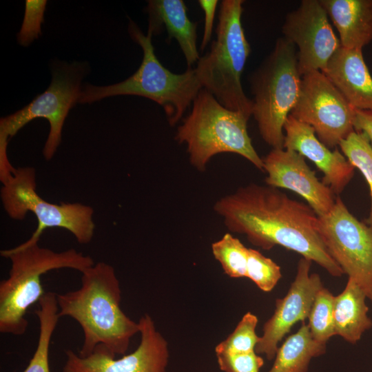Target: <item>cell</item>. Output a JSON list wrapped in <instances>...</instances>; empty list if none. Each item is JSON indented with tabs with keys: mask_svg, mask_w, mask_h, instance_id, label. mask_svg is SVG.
Here are the masks:
<instances>
[{
	"mask_svg": "<svg viewBox=\"0 0 372 372\" xmlns=\"http://www.w3.org/2000/svg\"><path fill=\"white\" fill-rule=\"evenodd\" d=\"M213 209L229 232L245 236L253 245L265 250L281 246L316 262L332 276L344 274L315 229L316 212L280 189L250 183L220 198Z\"/></svg>",
	"mask_w": 372,
	"mask_h": 372,
	"instance_id": "1",
	"label": "cell"
},
{
	"mask_svg": "<svg viewBox=\"0 0 372 372\" xmlns=\"http://www.w3.org/2000/svg\"><path fill=\"white\" fill-rule=\"evenodd\" d=\"M81 273L79 289L56 293L59 318L70 317L82 329L83 342L78 354L86 357L102 345L114 356L125 355L140 327L121 308V290L114 268L99 262Z\"/></svg>",
	"mask_w": 372,
	"mask_h": 372,
	"instance_id": "2",
	"label": "cell"
},
{
	"mask_svg": "<svg viewBox=\"0 0 372 372\" xmlns=\"http://www.w3.org/2000/svg\"><path fill=\"white\" fill-rule=\"evenodd\" d=\"M128 32L143 50V60L138 70L127 79L113 85L85 84L78 103H91L117 95L143 96L159 104L169 124L174 126L203 88L195 70L189 68L181 74L172 72L156 57L152 35L145 34L132 19L129 20Z\"/></svg>",
	"mask_w": 372,
	"mask_h": 372,
	"instance_id": "3",
	"label": "cell"
},
{
	"mask_svg": "<svg viewBox=\"0 0 372 372\" xmlns=\"http://www.w3.org/2000/svg\"><path fill=\"white\" fill-rule=\"evenodd\" d=\"M0 253L11 262L8 278L0 282V332L17 336L26 332L27 311L45 293L42 275L63 268L82 273L94 265L90 256L74 249L56 252L41 247L39 242L19 245Z\"/></svg>",
	"mask_w": 372,
	"mask_h": 372,
	"instance_id": "4",
	"label": "cell"
},
{
	"mask_svg": "<svg viewBox=\"0 0 372 372\" xmlns=\"http://www.w3.org/2000/svg\"><path fill=\"white\" fill-rule=\"evenodd\" d=\"M249 117L223 105L202 88L192 102L191 112L178 128L175 140L185 143L190 164L204 172L211 158L221 153L237 154L264 171L247 131Z\"/></svg>",
	"mask_w": 372,
	"mask_h": 372,
	"instance_id": "5",
	"label": "cell"
},
{
	"mask_svg": "<svg viewBox=\"0 0 372 372\" xmlns=\"http://www.w3.org/2000/svg\"><path fill=\"white\" fill-rule=\"evenodd\" d=\"M242 0L220 3L216 37L210 50L200 57L194 68L203 88L225 107L250 118L253 101L243 90L241 76L251 47L242 25Z\"/></svg>",
	"mask_w": 372,
	"mask_h": 372,
	"instance_id": "6",
	"label": "cell"
},
{
	"mask_svg": "<svg viewBox=\"0 0 372 372\" xmlns=\"http://www.w3.org/2000/svg\"><path fill=\"white\" fill-rule=\"evenodd\" d=\"M301 81L296 48L284 37L276 40L251 74L252 115L262 138L272 149L284 148V125L298 101Z\"/></svg>",
	"mask_w": 372,
	"mask_h": 372,
	"instance_id": "7",
	"label": "cell"
},
{
	"mask_svg": "<svg viewBox=\"0 0 372 372\" xmlns=\"http://www.w3.org/2000/svg\"><path fill=\"white\" fill-rule=\"evenodd\" d=\"M89 70L85 62H56L52 65V81L47 90L37 95L30 103L0 120V161L8 162L9 138L33 119L43 118L50 129L43 154L49 161L54 156L61 141L65 118L79 101L81 83Z\"/></svg>",
	"mask_w": 372,
	"mask_h": 372,
	"instance_id": "8",
	"label": "cell"
},
{
	"mask_svg": "<svg viewBox=\"0 0 372 372\" xmlns=\"http://www.w3.org/2000/svg\"><path fill=\"white\" fill-rule=\"evenodd\" d=\"M1 199L12 219L21 220L29 211L37 219L36 230L21 244L22 246L39 242L43 231L52 227L69 231L80 244H87L93 238L95 224L92 207L79 203L54 204L43 199L37 192L34 167L17 168L12 178L3 185Z\"/></svg>",
	"mask_w": 372,
	"mask_h": 372,
	"instance_id": "9",
	"label": "cell"
},
{
	"mask_svg": "<svg viewBox=\"0 0 372 372\" xmlns=\"http://www.w3.org/2000/svg\"><path fill=\"white\" fill-rule=\"evenodd\" d=\"M315 229L344 274L372 303V226L358 220L338 196L332 209L318 216Z\"/></svg>",
	"mask_w": 372,
	"mask_h": 372,
	"instance_id": "10",
	"label": "cell"
},
{
	"mask_svg": "<svg viewBox=\"0 0 372 372\" xmlns=\"http://www.w3.org/2000/svg\"><path fill=\"white\" fill-rule=\"evenodd\" d=\"M290 114L310 125L330 149L355 131V109L319 70L302 76L300 95Z\"/></svg>",
	"mask_w": 372,
	"mask_h": 372,
	"instance_id": "11",
	"label": "cell"
},
{
	"mask_svg": "<svg viewBox=\"0 0 372 372\" xmlns=\"http://www.w3.org/2000/svg\"><path fill=\"white\" fill-rule=\"evenodd\" d=\"M138 322L140 342L131 353L116 359L107 349L98 345L90 355L81 357L68 349L63 372H165L169 358L167 340L148 313Z\"/></svg>",
	"mask_w": 372,
	"mask_h": 372,
	"instance_id": "12",
	"label": "cell"
},
{
	"mask_svg": "<svg viewBox=\"0 0 372 372\" xmlns=\"http://www.w3.org/2000/svg\"><path fill=\"white\" fill-rule=\"evenodd\" d=\"M284 38L298 48L300 74L324 71L340 42L320 0H303L289 12L282 27Z\"/></svg>",
	"mask_w": 372,
	"mask_h": 372,
	"instance_id": "13",
	"label": "cell"
},
{
	"mask_svg": "<svg viewBox=\"0 0 372 372\" xmlns=\"http://www.w3.org/2000/svg\"><path fill=\"white\" fill-rule=\"evenodd\" d=\"M312 261L302 257L295 278L282 298L276 300L273 315L265 322L262 334L256 347L258 354L274 359L278 344L298 322L308 318L318 291L323 287L320 276L310 273Z\"/></svg>",
	"mask_w": 372,
	"mask_h": 372,
	"instance_id": "14",
	"label": "cell"
},
{
	"mask_svg": "<svg viewBox=\"0 0 372 372\" xmlns=\"http://www.w3.org/2000/svg\"><path fill=\"white\" fill-rule=\"evenodd\" d=\"M267 174L266 185L289 189L302 197L318 216L327 214L333 207V191L316 177L304 157L289 149H272L263 158Z\"/></svg>",
	"mask_w": 372,
	"mask_h": 372,
	"instance_id": "15",
	"label": "cell"
},
{
	"mask_svg": "<svg viewBox=\"0 0 372 372\" xmlns=\"http://www.w3.org/2000/svg\"><path fill=\"white\" fill-rule=\"evenodd\" d=\"M284 148L311 161L323 173L322 182L335 195L341 194L354 175L355 167L338 149L331 151L317 137L313 129L291 114L284 125Z\"/></svg>",
	"mask_w": 372,
	"mask_h": 372,
	"instance_id": "16",
	"label": "cell"
},
{
	"mask_svg": "<svg viewBox=\"0 0 372 372\" xmlns=\"http://www.w3.org/2000/svg\"><path fill=\"white\" fill-rule=\"evenodd\" d=\"M322 72L354 109L372 112V77L362 50L340 46Z\"/></svg>",
	"mask_w": 372,
	"mask_h": 372,
	"instance_id": "17",
	"label": "cell"
},
{
	"mask_svg": "<svg viewBox=\"0 0 372 372\" xmlns=\"http://www.w3.org/2000/svg\"><path fill=\"white\" fill-rule=\"evenodd\" d=\"M146 11L149 15L147 33L154 36L161 32L163 27L168 41L174 39L184 54L188 68L200 59L197 50V23L191 21L183 0H149Z\"/></svg>",
	"mask_w": 372,
	"mask_h": 372,
	"instance_id": "18",
	"label": "cell"
},
{
	"mask_svg": "<svg viewBox=\"0 0 372 372\" xmlns=\"http://www.w3.org/2000/svg\"><path fill=\"white\" fill-rule=\"evenodd\" d=\"M335 26L340 45L362 50L372 41V0H320Z\"/></svg>",
	"mask_w": 372,
	"mask_h": 372,
	"instance_id": "19",
	"label": "cell"
},
{
	"mask_svg": "<svg viewBox=\"0 0 372 372\" xmlns=\"http://www.w3.org/2000/svg\"><path fill=\"white\" fill-rule=\"evenodd\" d=\"M366 296L360 287L348 278L344 290L334 297L333 320L335 335L355 344L362 334L372 327L368 316Z\"/></svg>",
	"mask_w": 372,
	"mask_h": 372,
	"instance_id": "20",
	"label": "cell"
},
{
	"mask_svg": "<svg viewBox=\"0 0 372 372\" xmlns=\"http://www.w3.org/2000/svg\"><path fill=\"white\" fill-rule=\"evenodd\" d=\"M278 347L268 372H307L311 360L325 353L327 344L313 340L304 322Z\"/></svg>",
	"mask_w": 372,
	"mask_h": 372,
	"instance_id": "21",
	"label": "cell"
},
{
	"mask_svg": "<svg viewBox=\"0 0 372 372\" xmlns=\"http://www.w3.org/2000/svg\"><path fill=\"white\" fill-rule=\"evenodd\" d=\"M35 313L39 322V334L36 350L23 372H50L49 349L52 334L59 320L56 293L45 292L39 300Z\"/></svg>",
	"mask_w": 372,
	"mask_h": 372,
	"instance_id": "22",
	"label": "cell"
},
{
	"mask_svg": "<svg viewBox=\"0 0 372 372\" xmlns=\"http://www.w3.org/2000/svg\"><path fill=\"white\" fill-rule=\"evenodd\" d=\"M214 258L225 273L232 278L246 277L249 248L230 233H226L211 246Z\"/></svg>",
	"mask_w": 372,
	"mask_h": 372,
	"instance_id": "23",
	"label": "cell"
},
{
	"mask_svg": "<svg viewBox=\"0 0 372 372\" xmlns=\"http://www.w3.org/2000/svg\"><path fill=\"white\" fill-rule=\"evenodd\" d=\"M339 146L347 160L361 172L368 183L371 209L366 223L372 226V145L364 134L355 130L342 140Z\"/></svg>",
	"mask_w": 372,
	"mask_h": 372,
	"instance_id": "24",
	"label": "cell"
},
{
	"mask_svg": "<svg viewBox=\"0 0 372 372\" xmlns=\"http://www.w3.org/2000/svg\"><path fill=\"white\" fill-rule=\"evenodd\" d=\"M334 296L322 287L317 293L308 319L311 335L317 342L327 344L335 335L333 320Z\"/></svg>",
	"mask_w": 372,
	"mask_h": 372,
	"instance_id": "25",
	"label": "cell"
},
{
	"mask_svg": "<svg viewBox=\"0 0 372 372\" xmlns=\"http://www.w3.org/2000/svg\"><path fill=\"white\" fill-rule=\"evenodd\" d=\"M258 319L251 312L246 313L235 329L215 347V353H242L256 351L260 336L256 333Z\"/></svg>",
	"mask_w": 372,
	"mask_h": 372,
	"instance_id": "26",
	"label": "cell"
},
{
	"mask_svg": "<svg viewBox=\"0 0 372 372\" xmlns=\"http://www.w3.org/2000/svg\"><path fill=\"white\" fill-rule=\"evenodd\" d=\"M246 278L264 292L271 291L282 278L280 267L259 251L249 248Z\"/></svg>",
	"mask_w": 372,
	"mask_h": 372,
	"instance_id": "27",
	"label": "cell"
},
{
	"mask_svg": "<svg viewBox=\"0 0 372 372\" xmlns=\"http://www.w3.org/2000/svg\"><path fill=\"white\" fill-rule=\"evenodd\" d=\"M46 5L45 0L25 1L23 21L17 34V41L20 45L27 47L41 34Z\"/></svg>",
	"mask_w": 372,
	"mask_h": 372,
	"instance_id": "28",
	"label": "cell"
},
{
	"mask_svg": "<svg viewBox=\"0 0 372 372\" xmlns=\"http://www.w3.org/2000/svg\"><path fill=\"white\" fill-rule=\"evenodd\" d=\"M218 365L223 372H260L263 358L256 351L242 353H216Z\"/></svg>",
	"mask_w": 372,
	"mask_h": 372,
	"instance_id": "29",
	"label": "cell"
},
{
	"mask_svg": "<svg viewBox=\"0 0 372 372\" xmlns=\"http://www.w3.org/2000/svg\"><path fill=\"white\" fill-rule=\"evenodd\" d=\"M198 3L205 13L203 37L200 45V50H203L211 38L215 13L218 1L198 0Z\"/></svg>",
	"mask_w": 372,
	"mask_h": 372,
	"instance_id": "30",
	"label": "cell"
},
{
	"mask_svg": "<svg viewBox=\"0 0 372 372\" xmlns=\"http://www.w3.org/2000/svg\"><path fill=\"white\" fill-rule=\"evenodd\" d=\"M354 129L364 134L372 145V112L355 109Z\"/></svg>",
	"mask_w": 372,
	"mask_h": 372,
	"instance_id": "31",
	"label": "cell"
}]
</instances>
